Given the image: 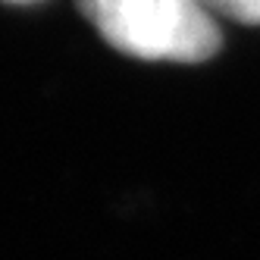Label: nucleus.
Returning a JSON list of instances; mask_svg holds the SVG:
<instances>
[{
	"instance_id": "f03ea898",
	"label": "nucleus",
	"mask_w": 260,
	"mask_h": 260,
	"mask_svg": "<svg viewBox=\"0 0 260 260\" xmlns=\"http://www.w3.org/2000/svg\"><path fill=\"white\" fill-rule=\"evenodd\" d=\"M204 4L219 10L222 16H229L235 22L260 25V0H204Z\"/></svg>"
},
{
	"instance_id": "f257e3e1",
	"label": "nucleus",
	"mask_w": 260,
	"mask_h": 260,
	"mask_svg": "<svg viewBox=\"0 0 260 260\" xmlns=\"http://www.w3.org/2000/svg\"><path fill=\"white\" fill-rule=\"evenodd\" d=\"M107 44L138 60L204 63L222 38L204 0H79Z\"/></svg>"
}]
</instances>
